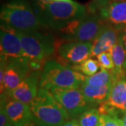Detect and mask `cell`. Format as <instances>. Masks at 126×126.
<instances>
[{"label":"cell","mask_w":126,"mask_h":126,"mask_svg":"<svg viewBox=\"0 0 126 126\" xmlns=\"http://www.w3.org/2000/svg\"><path fill=\"white\" fill-rule=\"evenodd\" d=\"M33 7L41 26L58 31L88 14L86 6L74 1L34 0Z\"/></svg>","instance_id":"6da1fadb"},{"label":"cell","mask_w":126,"mask_h":126,"mask_svg":"<svg viewBox=\"0 0 126 126\" xmlns=\"http://www.w3.org/2000/svg\"><path fill=\"white\" fill-rule=\"evenodd\" d=\"M1 25L17 32L39 30L41 25L33 6L27 0H9L0 14Z\"/></svg>","instance_id":"7a4b0ae2"},{"label":"cell","mask_w":126,"mask_h":126,"mask_svg":"<svg viewBox=\"0 0 126 126\" xmlns=\"http://www.w3.org/2000/svg\"><path fill=\"white\" fill-rule=\"evenodd\" d=\"M33 121L39 126H61L71 118L48 90L39 88L30 103Z\"/></svg>","instance_id":"3957f363"},{"label":"cell","mask_w":126,"mask_h":126,"mask_svg":"<svg viewBox=\"0 0 126 126\" xmlns=\"http://www.w3.org/2000/svg\"><path fill=\"white\" fill-rule=\"evenodd\" d=\"M86 76L79 72L66 67L58 62L46 61L41 72L39 88L46 90L52 88H78Z\"/></svg>","instance_id":"277c9868"},{"label":"cell","mask_w":126,"mask_h":126,"mask_svg":"<svg viewBox=\"0 0 126 126\" xmlns=\"http://www.w3.org/2000/svg\"><path fill=\"white\" fill-rule=\"evenodd\" d=\"M18 34L32 69L39 70L41 63H46L47 58L54 53L53 36L38 30L18 32Z\"/></svg>","instance_id":"5b68a950"},{"label":"cell","mask_w":126,"mask_h":126,"mask_svg":"<svg viewBox=\"0 0 126 126\" xmlns=\"http://www.w3.org/2000/svg\"><path fill=\"white\" fill-rule=\"evenodd\" d=\"M104 24L98 14H88L60 30V36L68 41L93 42Z\"/></svg>","instance_id":"8992f818"},{"label":"cell","mask_w":126,"mask_h":126,"mask_svg":"<svg viewBox=\"0 0 126 126\" xmlns=\"http://www.w3.org/2000/svg\"><path fill=\"white\" fill-rule=\"evenodd\" d=\"M50 90L71 118H77L88 109L95 107L85 98L79 88H52Z\"/></svg>","instance_id":"52a82bcc"},{"label":"cell","mask_w":126,"mask_h":126,"mask_svg":"<svg viewBox=\"0 0 126 126\" xmlns=\"http://www.w3.org/2000/svg\"><path fill=\"white\" fill-rule=\"evenodd\" d=\"M31 72L32 67L27 59L8 60L3 80L0 83L1 94H7L16 88Z\"/></svg>","instance_id":"ba28073f"},{"label":"cell","mask_w":126,"mask_h":126,"mask_svg":"<svg viewBox=\"0 0 126 126\" xmlns=\"http://www.w3.org/2000/svg\"><path fill=\"white\" fill-rule=\"evenodd\" d=\"M1 105L14 126H26L33 121L30 105L1 94Z\"/></svg>","instance_id":"9c48e42d"},{"label":"cell","mask_w":126,"mask_h":126,"mask_svg":"<svg viewBox=\"0 0 126 126\" xmlns=\"http://www.w3.org/2000/svg\"><path fill=\"white\" fill-rule=\"evenodd\" d=\"M1 56L9 60L27 59L23 50L18 32L1 25ZM28 60V59H27Z\"/></svg>","instance_id":"30bf717a"},{"label":"cell","mask_w":126,"mask_h":126,"mask_svg":"<svg viewBox=\"0 0 126 126\" xmlns=\"http://www.w3.org/2000/svg\"><path fill=\"white\" fill-rule=\"evenodd\" d=\"M40 75L39 70L32 71L16 88L5 94L9 98L30 104L39 88Z\"/></svg>","instance_id":"8fae6325"},{"label":"cell","mask_w":126,"mask_h":126,"mask_svg":"<svg viewBox=\"0 0 126 126\" xmlns=\"http://www.w3.org/2000/svg\"><path fill=\"white\" fill-rule=\"evenodd\" d=\"M93 42L68 41L60 46L58 54L64 60L74 64H80L90 58Z\"/></svg>","instance_id":"7c38bea8"},{"label":"cell","mask_w":126,"mask_h":126,"mask_svg":"<svg viewBox=\"0 0 126 126\" xmlns=\"http://www.w3.org/2000/svg\"><path fill=\"white\" fill-rule=\"evenodd\" d=\"M97 13L104 23L118 30L126 27V0H111Z\"/></svg>","instance_id":"4fadbf2b"},{"label":"cell","mask_w":126,"mask_h":126,"mask_svg":"<svg viewBox=\"0 0 126 126\" xmlns=\"http://www.w3.org/2000/svg\"><path fill=\"white\" fill-rule=\"evenodd\" d=\"M119 31L120 30L111 25L104 23L93 41L90 58L97 57L103 52L110 51L118 41Z\"/></svg>","instance_id":"5bb4252c"},{"label":"cell","mask_w":126,"mask_h":126,"mask_svg":"<svg viewBox=\"0 0 126 126\" xmlns=\"http://www.w3.org/2000/svg\"><path fill=\"white\" fill-rule=\"evenodd\" d=\"M112 84L111 83L106 86H97L83 82L79 88L86 100L93 106L97 107L107 101Z\"/></svg>","instance_id":"9a60e30c"},{"label":"cell","mask_w":126,"mask_h":126,"mask_svg":"<svg viewBox=\"0 0 126 126\" xmlns=\"http://www.w3.org/2000/svg\"><path fill=\"white\" fill-rule=\"evenodd\" d=\"M114 108L126 111V79L116 78L113 81L110 94L105 102Z\"/></svg>","instance_id":"2e32d148"},{"label":"cell","mask_w":126,"mask_h":126,"mask_svg":"<svg viewBox=\"0 0 126 126\" xmlns=\"http://www.w3.org/2000/svg\"><path fill=\"white\" fill-rule=\"evenodd\" d=\"M114 64L113 72L117 78L125 77L126 72V49L118 38L117 43L110 50Z\"/></svg>","instance_id":"e0dca14e"},{"label":"cell","mask_w":126,"mask_h":126,"mask_svg":"<svg viewBox=\"0 0 126 126\" xmlns=\"http://www.w3.org/2000/svg\"><path fill=\"white\" fill-rule=\"evenodd\" d=\"M116 75L113 70H108L101 68L100 71L89 77H85L83 82L93 86H102L113 83Z\"/></svg>","instance_id":"ac0fdd59"},{"label":"cell","mask_w":126,"mask_h":126,"mask_svg":"<svg viewBox=\"0 0 126 126\" xmlns=\"http://www.w3.org/2000/svg\"><path fill=\"white\" fill-rule=\"evenodd\" d=\"M99 117L100 113L98 109L92 107L81 113L78 117V121L80 126H98Z\"/></svg>","instance_id":"d6986e66"},{"label":"cell","mask_w":126,"mask_h":126,"mask_svg":"<svg viewBox=\"0 0 126 126\" xmlns=\"http://www.w3.org/2000/svg\"><path fill=\"white\" fill-rule=\"evenodd\" d=\"M75 67V70L77 72H79L82 74L86 77H89L97 73L99 67V63L97 60H94L93 58H90L86 60L80 64H77Z\"/></svg>","instance_id":"ffe728a7"},{"label":"cell","mask_w":126,"mask_h":126,"mask_svg":"<svg viewBox=\"0 0 126 126\" xmlns=\"http://www.w3.org/2000/svg\"><path fill=\"white\" fill-rule=\"evenodd\" d=\"M97 60L100 68L108 70H113L114 69V64L110 51H106L99 54L97 56Z\"/></svg>","instance_id":"44dd1931"},{"label":"cell","mask_w":126,"mask_h":126,"mask_svg":"<svg viewBox=\"0 0 126 126\" xmlns=\"http://www.w3.org/2000/svg\"><path fill=\"white\" fill-rule=\"evenodd\" d=\"M98 126H119L116 118L108 113H101Z\"/></svg>","instance_id":"7402d4cb"},{"label":"cell","mask_w":126,"mask_h":126,"mask_svg":"<svg viewBox=\"0 0 126 126\" xmlns=\"http://www.w3.org/2000/svg\"><path fill=\"white\" fill-rule=\"evenodd\" d=\"M111 1V0H91L87 6L88 11L90 14H96L99 9L107 4Z\"/></svg>","instance_id":"603a6c76"},{"label":"cell","mask_w":126,"mask_h":126,"mask_svg":"<svg viewBox=\"0 0 126 126\" xmlns=\"http://www.w3.org/2000/svg\"><path fill=\"white\" fill-rule=\"evenodd\" d=\"M0 126H14L13 123L6 115L4 107L1 105L0 109Z\"/></svg>","instance_id":"cb8c5ba5"},{"label":"cell","mask_w":126,"mask_h":126,"mask_svg":"<svg viewBox=\"0 0 126 126\" xmlns=\"http://www.w3.org/2000/svg\"><path fill=\"white\" fill-rule=\"evenodd\" d=\"M112 116H116L118 118H120L123 121V122L124 123V124L126 126V111L116 109Z\"/></svg>","instance_id":"d4e9b609"},{"label":"cell","mask_w":126,"mask_h":126,"mask_svg":"<svg viewBox=\"0 0 126 126\" xmlns=\"http://www.w3.org/2000/svg\"><path fill=\"white\" fill-rule=\"evenodd\" d=\"M119 39L126 49V27H123L119 31Z\"/></svg>","instance_id":"484cf974"},{"label":"cell","mask_w":126,"mask_h":126,"mask_svg":"<svg viewBox=\"0 0 126 126\" xmlns=\"http://www.w3.org/2000/svg\"><path fill=\"white\" fill-rule=\"evenodd\" d=\"M61 126H80L77 118H69L63 123Z\"/></svg>","instance_id":"4316f807"},{"label":"cell","mask_w":126,"mask_h":126,"mask_svg":"<svg viewBox=\"0 0 126 126\" xmlns=\"http://www.w3.org/2000/svg\"><path fill=\"white\" fill-rule=\"evenodd\" d=\"M114 116V117L116 118L118 122V124H119V126H126L120 118H118V116Z\"/></svg>","instance_id":"83f0119b"},{"label":"cell","mask_w":126,"mask_h":126,"mask_svg":"<svg viewBox=\"0 0 126 126\" xmlns=\"http://www.w3.org/2000/svg\"><path fill=\"white\" fill-rule=\"evenodd\" d=\"M26 126H38L36 123H34V121H32V122H31L30 123H29L28 125H27Z\"/></svg>","instance_id":"f1b7e54d"},{"label":"cell","mask_w":126,"mask_h":126,"mask_svg":"<svg viewBox=\"0 0 126 126\" xmlns=\"http://www.w3.org/2000/svg\"><path fill=\"white\" fill-rule=\"evenodd\" d=\"M48 1H74L73 0H48Z\"/></svg>","instance_id":"f546056e"}]
</instances>
